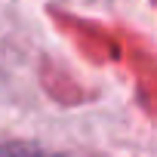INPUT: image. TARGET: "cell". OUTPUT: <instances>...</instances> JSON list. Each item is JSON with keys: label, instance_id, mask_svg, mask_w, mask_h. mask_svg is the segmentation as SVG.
<instances>
[{"label": "cell", "instance_id": "1", "mask_svg": "<svg viewBox=\"0 0 157 157\" xmlns=\"http://www.w3.org/2000/svg\"><path fill=\"white\" fill-rule=\"evenodd\" d=\"M0 157H74V154L40 148V145H31V142H10V145H0Z\"/></svg>", "mask_w": 157, "mask_h": 157}]
</instances>
